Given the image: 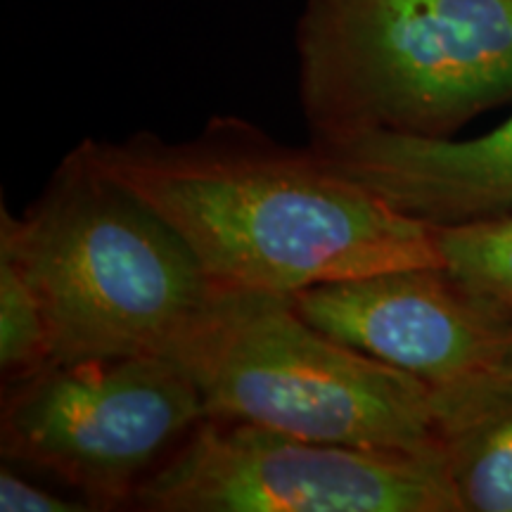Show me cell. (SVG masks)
<instances>
[{
    "instance_id": "obj_6",
    "label": "cell",
    "mask_w": 512,
    "mask_h": 512,
    "mask_svg": "<svg viewBox=\"0 0 512 512\" xmlns=\"http://www.w3.org/2000/svg\"><path fill=\"white\" fill-rule=\"evenodd\" d=\"M147 512H460L444 453L294 437L211 418L140 486Z\"/></svg>"
},
{
    "instance_id": "obj_2",
    "label": "cell",
    "mask_w": 512,
    "mask_h": 512,
    "mask_svg": "<svg viewBox=\"0 0 512 512\" xmlns=\"http://www.w3.org/2000/svg\"><path fill=\"white\" fill-rule=\"evenodd\" d=\"M0 252L41 304L53 361L178 358L219 290L181 235L107 176L83 140L22 216L0 204Z\"/></svg>"
},
{
    "instance_id": "obj_9",
    "label": "cell",
    "mask_w": 512,
    "mask_h": 512,
    "mask_svg": "<svg viewBox=\"0 0 512 512\" xmlns=\"http://www.w3.org/2000/svg\"><path fill=\"white\" fill-rule=\"evenodd\" d=\"M460 512H512V389L439 413Z\"/></svg>"
},
{
    "instance_id": "obj_11",
    "label": "cell",
    "mask_w": 512,
    "mask_h": 512,
    "mask_svg": "<svg viewBox=\"0 0 512 512\" xmlns=\"http://www.w3.org/2000/svg\"><path fill=\"white\" fill-rule=\"evenodd\" d=\"M53 363L48 325L29 280L0 252V370L3 384L24 380Z\"/></svg>"
},
{
    "instance_id": "obj_5",
    "label": "cell",
    "mask_w": 512,
    "mask_h": 512,
    "mask_svg": "<svg viewBox=\"0 0 512 512\" xmlns=\"http://www.w3.org/2000/svg\"><path fill=\"white\" fill-rule=\"evenodd\" d=\"M5 463L41 472L93 510L136 508V496L207 418L195 377L169 356L53 361L3 384Z\"/></svg>"
},
{
    "instance_id": "obj_7",
    "label": "cell",
    "mask_w": 512,
    "mask_h": 512,
    "mask_svg": "<svg viewBox=\"0 0 512 512\" xmlns=\"http://www.w3.org/2000/svg\"><path fill=\"white\" fill-rule=\"evenodd\" d=\"M294 311L313 328L427 382L456 387L496 354L512 323L441 266H406L306 287Z\"/></svg>"
},
{
    "instance_id": "obj_10",
    "label": "cell",
    "mask_w": 512,
    "mask_h": 512,
    "mask_svg": "<svg viewBox=\"0 0 512 512\" xmlns=\"http://www.w3.org/2000/svg\"><path fill=\"white\" fill-rule=\"evenodd\" d=\"M441 268L477 302L512 323V214L434 226Z\"/></svg>"
},
{
    "instance_id": "obj_8",
    "label": "cell",
    "mask_w": 512,
    "mask_h": 512,
    "mask_svg": "<svg viewBox=\"0 0 512 512\" xmlns=\"http://www.w3.org/2000/svg\"><path fill=\"white\" fill-rule=\"evenodd\" d=\"M309 143L342 174L430 226L512 214V112L465 140L375 131Z\"/></svg>"
},
{
    "instance_id": "obj_1",
    "label": "cell",
    "mask_w": 512,
    "mask_h": 512,
    "mask_svg": "<svg viewBox=\"0 0 512 512\" xmlns=\"http://www.w3.org/2000/svg\"><path fill=\"white\" fill-rule=\"evenodd\" d=\"M107 176L181 235L219 290L292 294L389 268L441 266L434 226L401 214L311 143L221 114L195 138L83 140Z\"/></svg>"
},
{
    "instance_id": "obj_12",
    "label": "cell",
    "mask_w": 512,
    "mask_h": 512,
    "mask_svg": "<svg viewBox=\"0 0 512 512\" xmlns=\"http://www.w3.org/2000/svg\"><path fill=\"white\" fill-rule=\"evenodd\" d=\"M0 510L3 512H93V505L83 498H64L55 491L29 482L5 463L0 467Z\"/></svg>"
},
{
    "instance_id": "obj_3",
    "label": "cell",
    "mask_w": 512,
    "mask_h": 512,
    "mask_svg": "<svg viewBox=\"0 0 512 512\" xmlns=\"http://www.w3.org/2000/svg\"><path fill=\"white\" fill-rule=\"evenodd\" d=\"M294 53L309 138H453L512 102V0H304Z\"/></svg>"
},
{
    "instance_id": "obj_4",
    "label": "cell",
    "mask_w": 512,
    "mask_h": 512,
    "mask_svg": "<svg viewBox=\"0 0 512 512\" xmlns=\"http://www.w3.org/2000/svg\"><path fill=\"white\" fill-rule=\"evenodd\" d=\"M176 361L211 418L330 444L444 453L430 384L316 330L283 294L216 290Z\"/></svg>"
},
{
    "instance_id": "obj_13",
    "label": "cell",
    "mask_w": 512,
    "mask_h": 512,
    "mask_svg": "<svg viewBox=\"0 0 512 512\" xmlns=\"http://www.w3.org/2000/svg\"><path fill=\"white\" fill-rule=\"evenodd\" d=\"M512 389V335L505 337V342L496 349V354L456 387L441 389L434 392L437 396V411H446V408L460 406V403L482 399V396L505 392Z\"/></svg>"
}]
</instances>
